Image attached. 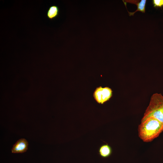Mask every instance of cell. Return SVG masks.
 Returning a JSON list of instances; mask_svg holds the SVG:
<instances>
[{
	"label": "cell",
	"mask_w": 163,
	"mask_h": 163,
	"mask_svg": "<svg viewBox=\"0 0 163 163\" xmlns=\"http://www.w3.org/2000/svg\"><path fill=\"white\" fill-rule=\"evenodd\" d=\"M139 138L145 142H150L163 131V124L155 118L150 117L141 120L138 128Z\"/></svg>",
	"instance_id": "6da1fadb"
},
{
	"label": "cell",
	"mask_w": 163,
	"mask_h": 163,
	"mask_svg": "<svg viewBox=\"0 0 163 163\" xmlns=\"http://www.w3.org/2000/svg\"><path fill=\"white\" fill-rule=\"evenodd\" d=\"M150 117L155 118L163 124V96L161 93H154L151 96L141 120Z\"/></svg>",
	"instance_id": "7a4b0ae2"
},
{
	"label": "cell",
	"mask_w": 163,
	"mask_h": 163,
	"mask_svg": "<svg viewBox=\"0 0 163 163\" xmlns=\"http://www.w3.org/2000/svg\"><path fill=\"white\" fill-rule=\"evenodd\" d=\"M112 96V90L108 87L104 88L101 86L96 88L93 96L95 101L98 104H103L109 101Z\"/></svg>",
	"instance_id": "3957f363"
},
{
	"label": "cell",
	"mask_w": 163,
	"mask_h": 163,
	"mask_svg": "<svg viewBox=\"0 0 163 163\" xmlns=\"http://www.w3.org/2000/svg\"><path fill=\"white\" fill-rule=\"evenodd\" d=\"M28 142L24 138H22L18 140L13 145L11 149L12 153H23L27 151L28 149Z\"/></svg>",
	"instance_id": "277c9868"
},
{
	"label": "cell",
	"mask_w": 163,
	"mask_h": 163,
	"mask_svg": "<svg viewBox=\"0 0 163 163\" xmlns=\"http://www.w3.org/2000/svg\"><path fill=\"white\" fill-rule=\"evenodd\" d=\"M126 2H128L131 4H133L137 5V9L133 12H129L127 10L129 16H133L134 13L137 11H141L143 13L145 12V5L146 2V0H125L124 1Z\"/></svg>",
	"instance_id": "5b68a950"
},
{
	"label": "cell",
	"mask_w": 163,
	"mask_h": 163,
	"mask_svg": "<svg viewBox=\"0 0 163 163\" xmlns=\"http://www.w3.org/2000/svg\"><path fill=\"white\" fill-rule=\"evenodd\" d=\"M59 8L56 5L51 6L49 8L47 12V17L50 20L56 18L59 15Z\"/></svg>",
	"instance_id": "8992f818"
},
{
	"label": "cell",
	"mask_w": 163,
	"mask_h": 163,
	"mask_svg": "<svg viewBox=\"0 0 163 163\" xmlns=\"http://www.w3.org/2000/svg\"><path fill=\"white\" fill-rule=\"evenodd\" d=\"M112 150L111 147L107 144L101 146L99 149L100 155L103 158H107L111 154Z\"/></svg>",
	"instance_id": "52a82bcc"
},
{
	"label": "cell",
	"mask_w": 163,
	"mask_h": 163,
	"mask_svg": "<svg viewBox=\"0 0 163 163\" xmlns=\"http://www.w3.org/2000/svg\"><path fill=\"white\" fill-rule=\"evenodd\" d=\"M152 3L153 7L155 8L163 7V0H152Z\"/></svg>",
	"instance_id": "ba28073f"
}]
</instances>
